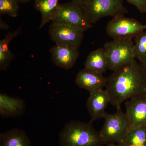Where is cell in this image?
Returning <instances> with one entry per match:
<instances>
[{
    "mask_svg": "<svg viewBox=\"0 0 146 146\" xmlns=\"http://www.w3.org/2000/svg\"><path fill=\"white\" fill-rule=\"evenodd\" d=\"M146 29V25L122 15L113 18L106 25V31L108 36L113 39H133Z\"/></svg>",
    "mask_w": 146,
    "mask_h": 146,
    "instance_id": "52a82bcc",
    "label": "cell"
},
{
    "mask_svg": "<svg viewBox=\"0 0 146 146\" xmlns=\"http://www.w3.org/2000/svg\"><path fill=\"white\" fill-rule=\"evenodd\" d=\"M49 34L56 44L79 48L84 37V31L61 23L52 22Z\"/></svg>",
    "mask_w": 146,
    "mask_h": 146,
    "instance_id": "ba28073f",
    "label": "cell"
},
{
    "mask_svg": "<svg viewBox=\"0 0 146 146\" xmlns=\"http://www.w3.org/2000/svg\"><path fill=\"white\" fill-rule=\"evenodd\" d=\"M51 22L69 25L84 32L93 26L81 6L72 1L59 4L53 15Z\"/></svg>",
    "mask_w": 146,
    "mask_h": 146,
    "instance_id": "8992f818",
    "label": "cell"
},
{
    "mask_svg": "<svg viewBox=\"0 0 146 146\" xmlns=\"http://www.w3.org/2000/svg\"><path fill=\"white\" fill-rule=\"evenodd\" d=\"M92 122L72 121L65 124L59 135L60 146H102L104 145Z\"/></svg>",
    "mask_w": 146,
    "mask_h": 146,
    "instance_id": "7a4b0ae2",
    "label": "cell"
},
{
    "mask_svg": "<svg viewBox=\"0 0 146 146\" xmlns=\"http://www.w3.org/2000/svg\"><path fill=\"white\" fill-rule=\"evenodd\" d=\"M109 103L110 98L106 90L100 89L90 94L86 106L91 117V122L104 118L106 114L105 110Z\"/></svg>",
    "mask_w": 146,
    "mask_h": 146,
    "instance_id": "8fae6325",
    "label": "cell"
},
{
    "mask_svg": "<svg viewBox=\"0 0 146 146\" xmlns=\"http://www.w3.org/2000/svg\"><path fill=\"white\" fill-rule=\"evenodd\" d=\"M107 146H118V145L115 144H107Z\"/></svg>",
    "mask_w": 146,
    "mask_h": 146,
    "instance_id": "4316f807",
    "label": "cell"
},
{
    "mask_svg": "<svg viewBox=\"0 0 146 146\" xmlns=\"http://www.w3.org/2000/svg\"><path fill=\"white\" fill-rule=\"evenodd\" d=\"M132 39H113L104 45L108 70L114 72L136 60Z\"/></svg>",
    "mask_w": 146,
    "mask_h": 146,
    "instance_id": "3957f363",
    "label": "cell"
},
{
    "mask_svg": "<svg viewBox=\"0 0 146 146\" xmlns=\"http://www.w3.org/2000/svg\"><path fill=\"white\" fill-rule=\"evenodd\" d=\"M19 2L21 3H26L30 1L31 0H18Z\"/></svg>",
    "mask_w": 146,
    "mask_h": 146,
    "instance_id": "484cf974",
    "label": "cell"
},
{
    "mask_svg": "<svg viewBox=\"0 0 146 146\" xmlns=\"http://www.w3.org/2000/svg\"><path fill=\"white\" fill-rule=\"evenodd\" d=\"M141 65L143 70L144 73H145L146 77V61L144 62V63H141Z\"/></svg>",
    "mask_w": 146,
    "mask_h": 146,
    "instance_id": "cb8c5ba5",
    "label": "cell"
},
{
    "mask_svg": "<svg viewBox=\"0 0 146 146\" xmlns=\"http://www.w3.org/2000/svg\"><path fill=\"white\" fill-rule=\"evenodd\" d=\"M26 109L25 101L18 97L0 94V115L5 117H17L23 115Z\"/></svg>",
    "mask_w": 146,
    "mask_h": 146,
    "instance_id": "4fadbf2b",
    "label": "cell"
},
{
    "mask_svg": "<svg viewBox=\"0 0 146 146\" xmlns=\"http://www.w3.org/2000/svg\"><path fill=\"white\" fill-rule=\"evenodd\" d=\"M125 106L129 128L146 127V95L128 100Z\"/></svg>",
    "mask_w": 146,
    "mask_h": 146,
    "instance_id": "9c48e42d",
    "label": "cell"
},
{
    "mask_svg": "<svg viewBox=\"0 0 146 146\" xmlns=\"http://www.w3.org/2000/svg\"><path fill=\"white\" fill-rule=\"evenodd\" d=\"M21 30L20 27L14 32L9 33L4 38L0 40V69L1 70H7L14 58V55L9 50V44L19 34Z\"/></svg>",
    "mask_w": 146,
    "mask_h": 146,
    "instance_id": "2e32d148",
    "label": "cell"
},
{
    "mask_svg": "<svg viewBox=\"0 0 146 146\" xmlns=\"http://www.w3.org/2000/svg\"><path fill=\"white\" fill-rule=\"evenodd\" d=\"M118 146H137L134 145H126V144H125L121 143L117 144Z\"/></svg>",
    "mask_w": 146,
    "mask_h": 146,
    "instance_id": "d4e9b609",
    "label": "cell"
},
{
    "mask_svg": "<svg viewBox=\"0 0 146 146\" xmlns=\"http://www.w3.org/2000/svg\"><path fill=\"white\" fill-rule=\"evenodd\" d=\"M58 4V0H34L35 8L39 11L42 16L39 29L51 22L53 15Z\"/></svg>",
    "mask_w": 146,
    "mask_h": 146,
    "instance_id": "e0dca14e",
    "label": "cell"
},
{
    "mask_svg": "<svg viewBox=\"0 0 146 146\" xmlns=\"http://www.w3.org/2000/svg\"><path fill=\"white\" fill-rule=\"evenodd\" d=\"M121 143L131 145L146 146V127H129Z\"/></svg>",
    "mask_w": 146,
    "mask_h": 146,
    "instance_id": "ac0fdd59",
    "label": "cell"
},
{
    "mask_svg": "<svg viewBox=\"0 0 146 146\" xmlns=\"http://www.w3.org/2000/svg\"><path fill=\"white\" fill-rule=\"evenodd\" d=\"M9 26L6 24L1 19L0 20V29L1 30H7L9 28Z\"/></svg>",
    "mask_w": 146,
    "mask_h": 146,
    "instance_id": "7402d4cb",
    "label": "cell"
},
{
    "mask_svg": "<svg viewBox=\"0 0 146 146\" xmlns=\"http://www.w3.org/2000/svg\"><path fill=\"white\" fill-rule=\"evenodd\" d=\"M81 7L92 25L104 17L115 18L128 12L123 0H88Z\"/></svg>",
    "mask_w": 146,
    "mask_h": 146,
    "instance_id": "5b68a950",
    "label": "cell"
},
{
    "mask_svg": "<svg viewBox=\"0 0 146 146\" xmlns=\"http://www.w3.org/2000/svg\"><path fill=\"white\" fill-rule=\"evenodd\" d=\"M53 63L68 70L74 67L80 55L78 48L56 44L50 50Z\"/></svg>",
    "mask_w": 146,
    "mask_h": 146,
    "instance_id": "30bf717a",
    "label": "cell"
},
{
    "mask_svg": "<svg viewBox=\"0 0 146 146\" xmlns=\"http://www.w3.org/2000/svg\"><path fill=\"white\" fill-rule=\"evenodd\" d=\"M88 1V0H72L73 2L81 6L84 5Z\"/></svg>",
    "mask_w": 146,
    "mask_h": 146,
    "instance_id": "603a6c76",
    "label": "cell"
},
{
    "mask_svg": "<svg viewBox=\"0 0 146 146\" xmlns=\"http://www.w3.org/2000/svg\"><path fill=\"white\" fill-rule=\"evenodd\" d=\"M19 3L18 0H0V16L16 17L20 7Z\"/></svg>",
    "mask_w": 146,
    "mask_h": 146,
    "instance_id": "ffe728a7",
    "label": "cell"
},
{
    "mask_svg": "<svg viewBox=\"0 0 146 146\" xmlns=\"http://www.w3.org/2000/svg\"><path fill=\"white\" fill-rule=\"evenodd\" d=\"M84 67L86 69L103 74L108 69L107 56L104 48H100L90 52L86 58Z\"/></svg>",
    "mask_w": 146,
    "mask_h": 146,
    "instance_id": "9a60e30c",
    "label": "cell"
},
{
    "mask_svg": "<svg viewBox=\"0 0 146 146\" xmlns=\"http://www.w3.org/2000/svg\"><path fill=\"white\" fill-rule=\"evenodd\" d=\"M105 87L110 103L117 108L128 100L146 95V77L141 65L135 60L113 72Z\"/></svg>",
    "mask_w": 146,
    "mask_h": 146,
    "instance_id": "6da1fadb",
    "label": "cell"
},
{
    "mask_svg": "<svg viewBox=\"0 0 146 146\" xmlns=\"http://www.w3.org/2000/svg\"><path fill=\"white\" fill-rule=\"evenodd\" d=\"M107 78L102 74L84 68L77 74L75 82L80 88L85 89L91 94L105 87Z\"/></svg>",
    "mask_w": 146,
    "mask_h": 146,
    "instance_id": "7c38bea8",
    "label": "cell"
},
{
    "mask_svg": "<svg viewBox=\"0 0 146 146\" xmlns=\"http://www.w3.org/2000/svg\"><path fill=\"white\" fill-rule=\"evenodd\" d=\"M0 146H31V142L24 131L14 128L0 133Z\"/></svg>",
    "mask_w": 146,
    "mask_h": 146,
    "instance_id": "5bb4252c",
    "label": "cell"
},
{
    "mask_svg": "<svg viewBox=\"0 0 146 146\" xmlns=\"http://www.w3.org/2000/svg\"><path fill=\"white\" fill-rule=\"evenodd\" d=\"M136 7L139 12L146 14V0H126Z\"/></svg>",
    "mask_w": 146,
    "mask_h": 146,
    "instance_id": "44dd1931",
    "label": "cell"
},
{
    "mask_svg": "<svg viewBox=\"0 0 146 146\" xmlns=\"http://www.w3.org/2000/svg\"><path fill=\"white\" fill-rule=\"evenodd\" d=\"M135 56L141 63L146 61V31H144L134 37Z\"/></svg>",
    "mask_w": 146,
    "mask_h": 146,
    "instance_id": "d6986e66",
    "label": "cell"
},
{
    "mask_svg": "<svg viewBox=\"0 0 146 146\" xmlns=\"http://www.w3.org/2000/svg\"><path fill=\"white\" fill-rule=\"evenodd\" d=\"M100 134L104 144L121 143L127 133L129 125L127 117L121 107L114 114L106 113Z\"/></svg>",
    "mask_w": 146,
    "mask_h": 146,
    "instance_id": "277c9868",
    "label": "cell"
}]
</instances>
